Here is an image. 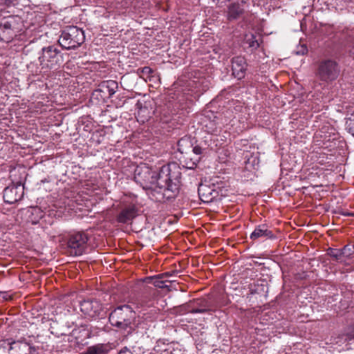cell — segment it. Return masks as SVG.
Listing matches in <instances>:
<instances>
[{"mask_svg": "<svg viewBox=\"0 0 354 354\" xmlns=\"http://www.w3.org/2000/svg\"><path fill=\"white\" fill-rule=\"evenodd\" d=\"M248 64L242 56L235 57L232 60V71L234 77L241 80L244 78L247 70Z\"/></svg>", "mask_w": 354, "mask_h": 354, "instance_id": "obj_16", "label": "cell"}, {"mask_svg": "<svg viewBox=\"0 0 354 354\" xmlns=\"http://www.w3.org/2000/svg\"><path fill=\"white\" fill-rule=\"evenodd\" d=\"M8 345V349H9L10 353L24 354L29 352V347L28 345L21 342H12Z\"/></svg>", "mask_w": 354, "mask_h": 354, "instance_id": "obj_20", "label": "cell"}, {"mask_svg": "<svg viewBox=\"0 0 354 354\" xmlns=\"http://www.w3.org/2000/svg\"><path fill=\"white\" fill-rule=\"evenodd\" d=\"M216 2H223V1H228V0H214Z\"/></svg>", "mask_w": 354, "mask_h": 354, "instance_id": "obj_24", "label": "cell"}, {"mask_svg": "<svg viewBox=\"0 0 354 354\" xmlns=\"http://www.w3.org/2000/svg\"><path fill=\"white\" fill-rule=\"evenodd\" d=\"M44 216L42 210L37 207H29L21 210L19 213V217L21 221L31 224L38 223Z\"/></svg>", "mask_w": 354, "mask_h": 354, "instance_id": "obj_14", "label": "cell"}, {"mask_svg": "<svg viewBox=\"0 0 354 354\" xmlns=\"http://www.w3.org/2000/svg\"><path fill=\"white\" fill-rule=\"evenodd\" d=\"M85 39V33L81 28L69 26L62 31L58 42L64 49H71L83 44Z\"/></svg>", "mask_w": 354, "mask_h": 354, "instance_id": "obj_5", "label": "cell"}, {"mask_svg": "<svg viewBox=\"0 0 354 354\" xmlns=\"http://www.w3.org/2000/svg\"><path fill=\"white\" fill-rule=\"evenodd\" d=\"M88 242V237L83 232L75 234L67 242V246L72 250L73 253L76 255H80L83 253Z\"/></svg>", "mask_w": 354, "mask_h": 354, "instance_id": "obj_13", "label": "cell"}, {"mask_svg": "<svg viewBox=\"0 0 354 354\" xmlns=\"http://www.w3.org/2000/svg\"><path fill=\"white\" fill-rule=\"evenodd\" d=\"M318 76L325 81H332L336 79L339 73V68L336 62L327 60L322 62L318 68Z\"/></svg>", "mask_w": 354, "mask_h": 354, "instance_id": "obj_11", "label": "cell"}, {"mask_svg": "<svg viewBox=\"0 0 354 354\" xmlns=\"http://www.w3.org/2000/svg\"><path fill=\"white\" fill-rule=\"evenodd\" d=\"M181 181V171L178 164L171 163L159 172L155 196L159 201H169L176 197Z\"/></svg>", "mask_w": 354, "mask_h": 354, "instance_id": "obj_2", "label": "cell"}, {"mask_svg": "<svg viewBox=\"0 0 354 354\" xmlns=\"http://www.w3.org/2000/svg\"><path fill=\"white\" fill-rule=\"evenodd\" d=\"M347 125H348V131L354 135V114L349 118Z\"/></svg>", "mask_w": 354, "mask_h": 354, "instance_id": "obj_22", "label": "cell"}, {"mask_svg": "<svg viewBox=\"0 0 354 354\" xmlns=\"http://www.w3.org/2000/svg\"><path fill=\"white\" fill-rule=\"evenodd\" d=\"M16 0H1V10H3V8L10 6Z\"/></svg>", "mask_w": 354, "mask_h": 354, "instance_id": "obj_23", "label": "cell"}, {"mask_svg": "<svg viewBox=\"0 0 354 354\" xmlns=\"http://www.w3.org/2000/svg\"><path fill=\"white\" fill-rule=\"evenodd\" d=\"M135 318L136 314L133 309L130 306L123 305L116 308L110 314L109 321L113 326L122 328L128 327L133 323Z\"/></svg>", "mask_w": 354, "mask_h": 354, "instance_id": "obj_7", "label": "cell"}, {"mask_svg": "<svg viewBox=\"0 0 354 354\" xmlns=\"http://www.w3.org/2000/svg\"><path fill=\"white\" fill-rule=\"evenodd\" d=\"M103 345H98V346L92 347L89 348L87 351V353L89 354H102L107 353V351L105 348H103Z\"/></svg>", "mask_w": 354, "mask_h": 354, "instance_id": "obj_21", "label": "cell"}, {"mask_svg": "<svg viewBox=\"0 0 354 354\" xmlns=\"http://www.w3.org/2000/svg\"><path fill=\"white\" fill-rule=\"evenodd\" d=\"M80 308L81 312L85 316L94 317L101 312L102 304L96 300H84L80 303Z\"/></svg>", "mask_w": 354, "mask_h": 354, "instance_id": "obj_15", "label": "cell"}, {"mask_svg": "<svg viewBox=\"0 0 354 354\" xmlns=\"http://www.w3.org/2000/svg\"><path fill=\"white\" fill-rule=\"evenodd\" d=\"M138 211L135 206L128 207L121 211L117 217L118 222L127 223L130 222L137 217Z\"/></svg>", "mask_w": 354, "mask_h": 354, "instance_id": "obj_18", "label": "cell"}, {"mask_svg": "<svg viewBox=\"0 0 354 354\" xmlns=\"http://www.w3.org/2000/svg\"><path fill=\"white\" fill-rule=\"evenodd\" d=\"M217 194L218 191L216 187L208 182L202 183L198 188V195L202 201L205 202L212 201Z\"/></svg>", "mask_w": 354, "mask_h": 354, "instance_id": "obj_17", "label": "cell"}, {"mask_svg": "<svg viewBox=\"0 0 354 354\" xmlns=\"http://www.w3.org/2000/svg\"><path fill=\"white\" fill-rule=\"evenodd\" d=\"M40 60L43 67L47 69H53L61 64L63 56L56 48L49 47L43 50Z\"/></svg>", "mask_w": 354, "mask_h": 354, "instance_id": "obj_10", "label": "cell"}, {"mask_svg": "<svg viewBox=\"0 0 354 354\" xmlns=\"http://www.w3.org/2000/svg\"><path fill=\"white\" fill-rule=\"evenodd\" d=\"M155 110L156 104L153 98L148 96H144L138 101L136 105V119L140 124H144L153 117Z\"/></svg>", "mask_w": 354, "mask_h": 354, "instance_id": "obj_8", "label": "cell"}, {"mask_svg": "<svg viewBox=\"0 0 354 354\" xmlns=\"http://www.w3.org/2000/svg\"><path fill=\"white\" fill-rule=\"evenodd\" d=\"M159 175L146 164H141L135 171V180L146 189H155L157 185Z\"/></svg>", "mask_w": 354, "mask_h": 354, "instance_id": "obj_6", "label": "cell"}, {"mask_svg": "<svg viewBox=\"0 0 354 354\" xmlns=\"http://www.w3.org/2000/svg\"><path fill=\"white\" fill-rule=\"evenodd\" d=\"M202 148L194 138L185 136L178 144V159L183 167L194 169L201 158Z\"/></svg>", "mask_w": 354, "mask_h": 354, "instance_id": "obj_3", "label": "cell"}, {"mask_svg": "<svg viewBox=\"0 0 354 354\" xmlns=\"http://www.w3.org/2000/svg\"><path fill=\"white\" fill-rule=\"evenodd\" d=\"M27 176V170L22 166H17L10 173V178L14 183H22Z\"/></svg>", "mask_w": 354, "mask_h": 354, "instance_id": "obj_19", "label": "cell"}, {"mask_svg": "<svg viewBox=\"0 0 354 354\" xmlns=\"http://www.w3.org/2000/svg\"><path fill=\"white\" fill-rule=\"evenodd\" d=\"M278 271L271 261L247 259L237 263L227 280L232 301L241 307L262 305L273 297Z\"/></svg>", "mask_w": 354, "mask_h": 354, "instance_id": "obj_1", "label": "cell"}, {"mask_svg": "<svg viewBox=\"0 0 354 354\" xmlns=\"http://www.w3.org/2000/svg\"><path fill=\"white\" fill-rule=\"evenodd\" d=\"M118 90V84L114 80H107L98 86L93 92L90 103L93 105H101L105 103Z\"/></svg>", "mask_w": 354, "mask_h": 354, "instance_id": "obj_9", "label": "cell"}, {"mask_svg": "<svg viewBox=\"0 0 354 354\" xmlns=\"http://www.w3.org/2000/svg\"><path fill=\"white\" fill-rule=\"evenodd\" d=\"M24 187L22 183H14L4 189L3 201L7 203H15L20 201L24 195Z\"/></svg>", "mask_w": 354, "mask_h": 354, "instance_id": "obj_12", "label": "cell"}, {"mask_svg": "<svg viewBox=\"0 0 354 354\" xmlns=\"http://www.w3.org/2000/svg\"><path fill=\"white\" fill-rule=\"evenodd\" d=\"M22 19L17 16H8L1 21L0 35L1 40L5 42H10L19 35L24 30Z\"/></svg>", "mask_w": 354, "mask_h": 354, "instance_id": "obj_4", "label": "cell"}]
</instances>
